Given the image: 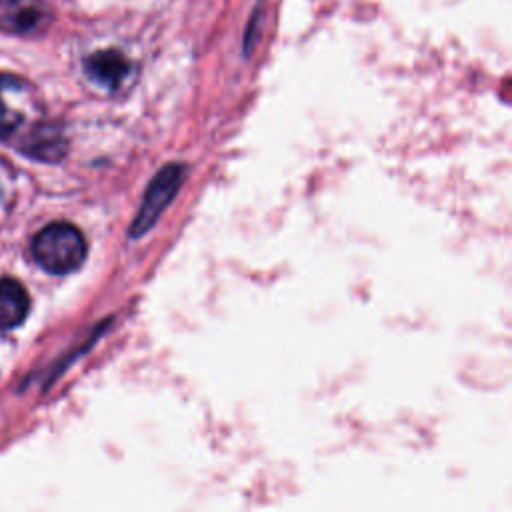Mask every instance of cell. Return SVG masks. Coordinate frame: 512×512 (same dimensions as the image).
Instances as JSON below:
<instances>
[{
	"label": "cell",
	"mask_w": 512,
	"mask_h": 512,
	"mask_svg": "<svg viewBox=\"0 0 512 512\" xmlns=\"http://www.w3.org/2000/svg\"><path fill=\"white\" fill-rule=\"evenodd\" d=\"M34 260L50 274H68L86 258L84 234L70 222H50L32 240Z\"/></svg>",
	"instance_id": "cell-1"
},
{
	"label": "cell",
	"mask_w": 512,
	"mask_h": 512,
	"mask_svg": "<svg viewBox=\"0 0 512 512\" xmlns=\"http://www.w3.org/2000/svg\"><path fill=\"white\" fill-rule=\"evenodd\" d=\"M182 180H184V166L176 164V162L162 166L154 174V178L150 180V184L144 190L140 208L132 220V226L128 232L132 240H136L152 230V226L162 216L166 206L174 200L176 192L182 186Z\"/></svg>",
	"instance_id": "cell-2"
},
{
	"label": "cell",
	"mask_w": 512,
	"mask_h": 512,
	"mask_svg": "<svg viewBox=\"0 0 512 512\" xmlns=\"http://www.w3.org/2000/svg\"><path fill=\"white\" fill-rule=\"evenodd\" d=\"M50 22L44 0H0V26L12 34H36Z\"/></svg>",
	"instance_id": "cell-3"
},
{
	"label": "cell",
	"mask_w": 512,
	"mask_h": 512,
	"mask_svg": "<svg viewBox=\"0 0 512 512\" xmlns=\"http://www.w3.org/2000/svg\"><path fill=\"white\" fill-rule=\"evenodd\" d=\"M68 150L66 138L56 126L36 124L28 130L22 140V152L34 160L42 162H58Z\"/></svg>",
	"instance_id": "cell-4"
},
{
	"label": "cell",
	"mask_w": 512,
	"mask_h": 512,
	"mask_svg": "<svg viewBox=\"0 0 512 512\" xmlns=\"http://www.w3.org/2000/svg\"><path fill=\"white\" fill-rule=\"evenodd\" d=\"M84 70L96 84L116 88L126 80L130 72V62L118 50H100L86 58Z\"/></svg>",
	"instance_id": "cell-5"
},
{
	"label": "cell",
	"mask_w": 512,
	"mask_h": 512,
	"mask_svg": "<svg viewBox=\"0 0 512 512\" xmlns=\"http://www.w3.org/2000/svg\"><path fill=\"white\" fill-rule=\"evenodd\" d=\"M30 308L26 288L8 276L0 278V328L8 330L24 322Z\"/></svg>",
	"instance_id": "cell-6"
},
{
	"label": "cell",
	"mask_w": 512,
	"mask_h": 512,
	"mask_svg": "<svg viewBox=\"0 0 512 512\" xmlns=\"http://www.w3.org/2000/svg\"><path fill=\"white\" fill-rule=\"evenodd\" d=\"M26 92L20 78L0 74V138H8L24 120V114L14 106V100Z\"/></svg>",
	"instance_id": "cell-7"
}]
</instances>
